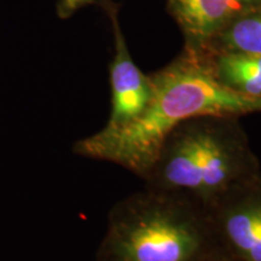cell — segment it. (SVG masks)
<instances>
[{
  "label": "cell",
  "instance_id": "1",
  "mask_svg": "<svg viewBox=\"0 0 261 261\" xmlns=\"http://www.w3.org/2000/svg\"><path fill=\"white\" fill-rule=\"evenodd\" d=\"M149 76L152 96L144 113L122 128H102L76 140L75 155L114 163L142 179L163 139L179 123L202 115L242 117L261 113V98L244 96L220 84L200 54L184 50Z\"/></svg>",
  "mask_w": 261,
  "mask_h": 261
},
{
  "label": "cell",
  "instance_id": "2",
  "mask_svg": "<svg viewBox=\"0 0 261 261\" xmlns=\"http://www.w3.org/2000/svg\"><path fill=\"white\" fill-rule=\"evenodd\" d=\"M240 119L202 115L175 126L142 178L145 189L187 198L208 211L233 187L260 173Z\"/></svg>",
  "mask_w": 261,
  "mask_h": 261
},
{
  "label": "cell",
  "instance_id": "3",
  "mask_svg": "<svg viewBox=\"0 0 261 261\" xmlns=\"http://www.w3.org/2000/svg\"><path fill=\"white\" fill-rule=\"evenodd\" d=\"M218 247L207 211L145 189L113 205L96 261H205Z\"/></svg>",
  "mask_w": 261,
  "mask_h": 261
},
{
  "label": "cell",
  "instance_id": "4",
  "mask_svg": "<svg viewBox=\"0 0 261 261\" xmlns=\"http://www.w3.org/2000/svg\"><path fill=\"white\" fill-rule=\"evenodd\" d=\"M218 243L238 261H261V172L207 211Z\"/></svg>",
  "mask_w": 261,
  "mask_h": 261
},
{
  "label": "cell",
  "instance_id": "5",
  "mask_svg": "<svg viewBox=\"0 0 261 261\" xmlns=\"http://www.w3.org/2000/svg\"><path fill=\"white\" fill-rule=\"evenodd\" d=\"M104 9L112 19L115 54L110 64L112 112L104 129L115 130L129 125L144 113L152 96L149 75L137 67L127 47L116 8L109 0H102Z\"/></svg>",
  "mask_w": 261,
  "mask_h": 261
},
{
  "label": "cell",
  "instance_id": "6",
  "mask_svg": "<svg viewBox=\"0 0 261 261\" xmlns=\"http://www.w3.org/2000/svg\"><path fill=\"white\" fill-rule=\"evenodd\" d=\"M185 37V50L202 54L225 24L241 12L234 0H168Z\"/></svg>",
  "mask_w": 261,
  "mask_h": 261
},
{
  "label": "cell",
  "instance_id": "7",
  "mask_svg": "<svg viewBox=\"0 0 261 261\" xmlns=\"http://www.w3.org/2000/svg\"><path fill=\"white\" fill-rule=\"evenodd\" d=\"M200 55L215 79L227 89L261 98V55L238 51H207Z\"/></svg>",
  "mask_w": 261,
  "mask_h": 261
},
{
  "label": "cell",
  "instance_id": "8",
  "mask_svg": "<svg viewBox=\"0 0 261 261\" xmlns=\"http://www.w3.org/2000/svg\"><path fill=\"white\" fill-rule=\"evenodd\" d=\"M207 51H238L261 55V8L234 15L215 35L204 50Z\"/></svg>",
  "mask_w": 261,
  "mask_h": 261
},
{
  "label": "cell",
  "instance_id": "9",
  "mask_svg": "<svg viewBox=\"0 0 261 261\" xmlns=\"http://www.w3.org/2000/svg\"><path fill=\"white\" fill-rule=\"evenodd\" d=\"M98 2H102V0H58L57 15L62 19H65L70 17L76 10Z\"/></svg>",
  "mask_w": 261,
  "mask_h": 261
},
{
  "label": "cell",
  "instance_id": "10",
  "mask_svg": "<svg viewBox=\"0 0 261 261\" xmlns=\"http://www.w3.org/2000/svg\"><path fill=\"white\" fill-rule=\"evenodd\" d=\"M205 261H238L236 257H233L231 254H228L226 250H224L220 246L211 254Z\"/></svg>",
  "mask_w": 261,
  "mask_h": 261
},
{
  "label": "cell",
  "instance_id": "11",
  "mask_svg": "<svg viewBox=\"0 0 261 261\" xmlns=\"http://www.w3.org/2000/svg\"><path fill=\"white\" fill-rule=\"evenodd\" d=\"M241 11L261 8V0H234Z\"/></svg>",
  "mask_w": 261,
  "mask_h": 261
}]
</instances>
